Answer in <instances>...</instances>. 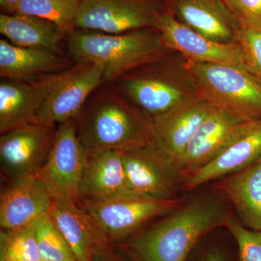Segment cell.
<instances>
[{"mask_svg": "<svg viewBox=\"0 0 261 261\" xmlns=\"http://www.w3.org/2000/svg\"><path fill=\"white\" fill-rule=\"evenodd\" d=\"M230 211L219 196H196L126 240L132 261H188L198 244L224 227Z\"/></svg>", "mask_w": 261, "mask_h": 261, "instance_id": "6da1fadb", "label": "cell"}, {"mask_svg": "<svg viewBox=\"0 0 261 261\" xmlns=\"http://www.w3.org/2000/svg\"><path fill=\"white\" fill-rule=\"evenodd\" d=\"M103 84L89 97L73 121L84 148L92 152L127 150L147 145L153 139L152 119L114 84Z\"/></svg>", "mask_w": 261, "mask_h": 261, "instance_id": "7a4b0ae2", "label": "cell"}, {"mask_svg": "<svg viewBox=\"0 0 261 261\" xmlns=\"http://www.w3.org/2000/svg\"><path fill=\"white\" fill-rule=\"evenodd\" d=\"M68 53L76 63H92L103 68V82L113 83L143 65L169 55L156 29L123 34L74 30L68 34Z\"/></svg>", "mask_w": 261, "mask_h": 261, "instance_id": "3957f363", "label": "cell"}, {"mask_svg": "<svg viewBox=\"0 0 261 261\" xmlns=\"http://www.w3.org/2000/svg\"><path fill=\"white\" fill-rule=\"evenodd\" d=\"M113 84L151 119L198 93L186 60L168 55L132 70Z\"/></svg>", "mask_w": 261, "mask_h": 261, "instance_id": "277c9868", "label": "cell"}, {"mask_svg": "<svg viewBox=\"0 0 261 261\" xmlns=\"http://www.w3.org/2000/svg\"><path fill=\"white\" fill-rule=\"evenodd\" d=\"M197 92L211 106L245 121L261 120V83L241 66L186 60Z\"/></svg>", "mask_w": 261, "mask_h": 261, "instance_id": "5b68a950", "label": "cell"}, {"mask_svg": "<svg viewBox=\"0 0 261 261\" xmlns=\"http://www.w3.org/2000/svg\"><path fill=\"white\" fill-rule=\"evenodd\" d=\"M121 154L127 187L132 195L154 200L180 198L181 173L153 140L143 147L121 150Z\"/></svg>", "mask_w": 261, "mask_h": 261, "instance_id": "8992f818", "label": "cell"}, {"mask_svg": "<svg viewBox=\"0 0 261 261\" xmlns=\"http://www.w3.org/2000/svg\"><path fill=\"white\" fill-rule=\"evenodd\" d=\"M185 199L154 200L126 197L80 205L95 220L109 242L125 241L148 224L176 210Z\"/></svg>", "mask_w": 261, "mask_h": 261, "instance_id": "52a82bcc", "label": "cell"}, {"mask_svg": "<svg viewBox=\"0 0 261 261\" xmlns=\"http://www.w3.org/2000/svg\"><path fill=\"white\" fill-rule=\"evenodd\" d=\"M87 151L76 135L74 121L57 127L56 139L49 157L37 177L53 198L80 204V185Z\"/></svg>", "mask_w": 261, "mask_h": 261, "instance_id": "ba28073f", "label": "cell"}, {"mask_svg": "<svg viewBox=\"0 0 261 261\" xmlns=\"http://www.w3.org/2000/svg\"><path fill=\"white\" fill-rule=\"evenodd\" d=\"M161 10L157 0H80L75 28L113 34L155 29Z\"/></svg>", "mask_w": 261, "mask_h": 261, "instance_id": "9c48e42d", "label": "cell"}, {"mask_svg": "<svg viewBox=\"0 0 261 261\" xmlns=\"http://www.w3.org/2000/svg\"><path fill=\"white\" fill-rule=\"evenodd\" d=\"M57 127L32 123L1 135L2 174L10 183L37 176L53 148Z\"/></svg>", "mask_w": 261, "mask_h": 261, "instance_id": "30bf717a", "label": "cell"}, {"mask_svg": "<svg viewBox=\"0 0 261 261\" xmlns=\"http://www.w3.org/2000/svg\"><path fill=\"white\" fill-rule=\"evenodd\" d=\"M103 84L102 67L95 63H76L63 70L39 110L36 123L56 126L75 121L89 97Z\"/></svg>", "mask_w": 261, "mask_h": 261, "instance_id": "8fae6325", "label": "cell"}, {"mask_svg": "<svg viewBox=\"0 0 261 261\" xmlns=\"http://www.w3.org/2000/svg\"><path fill=\"white\" fill-rule=\"evenodd\" d=\"M156 29L169 50L179 53L188 61L236 65L245 68L244 56L239 43L215 42L182 23L171 10H162Z\"/></svg>", "mask_w": 261, "mask_h": 261, "instance_id": "7c38bea8", "label": "cell"}, {"mask_svg": "<svg viewBox=\"0 0 261 261\" xmlns=\"http://www.w3.org/2000/svg\"><path fill=\"white\" fill-rule=\"evenodd\" d=\"M247 122L249 121L214 108L176 161V166L182 180L189 173L216 159L238 135Z\"/></svg>", "mask_w": 261, "mask_h": 261, "instance_id": "4fadbf2b", "label": "cell"}, {"mask_svg": "<svg viewBox=\"0 0 261 261\" xmlns=\"http://www.w3.org/2000/svg\"><path fill=\"white\" fill-rule=\"evenodd\" d=\"M63 70L23 82L2 80L0 83V133L36 123L48 95L61 79Z\"/></svg>", "mask_w": 261, "mask_h": 261, "instance_id": "5bb4252c", "label": "cell"}, {"mask_svg": "<svg viewBox=\"0 0 261 261\" xmlns=\"http://www.w3.org/2000/svg\"><path fill=\"white\" fill-rule=\"evenodd\" d=\"M214 108L197 93L152 118V140L175 166L196 130Z\"/></svg>", "mask_w": 261, "mask_h": 261, "instance_id": "9a60e30c", "label": "cell"}, {"mask_svg": "<svg viewBox=\"0 0 261 261\" xmlns=\"http://www.w3.org/2000/svg\"><path fill=\"white\" fill-rule=\"evenodd\" d=\"M261 158V120L247 122L238 135L211 163L187 174L182 180L183 192L240 171Z\"/></svg>", "mask_w": 261, "mask_h": 261, "instance_id": "2e32d148", "label": "cell"}, {"mask_svg": "<svg viewBox=\"0 0 261 261\" xmlns=\"http://www.w3.org/2000/svg\"><path fill=\"white\" fill-rule=\"evenodd\" d=\"M49 216L77 261L92 260L110 243L93 217L77 202L53 198Z\"/></svg>", "mask_w": 261, "mask_h": 261, "instance_id": "e0dca14e", "label": "cell"}, {"mask_svg": "<svg viewBox=\"0 0 261 261\" xmlns=\"http://www.w3.org/2000/svg\"><path fill=\"white\" fill-rule=\"evenodd\" d=\"M53 197L37 176L10 183L0 197V225L5 231L30 226L49 214Z\"/></svg>", "mask_w": 261, "mask_h": 261, "instance_id": "ac0fdd59", "label": "cell"}, {"mask_svg": "<svg viewBox=\"0 0 261 261\" xmlns=\"http://www.w3.org/2000/svg\"><path fill=\"white\" fill-rule=\"evenodd\" d=\"M126 197L135 196L127 187L121 150L87 152L80 185V204Z\"/></svg>", "mask_w": 261, "mask_h": 261, "instance_id": "d6986e66", "label": "cell"}, {"mask_svg": "<svg viewBox=\"0 0 261 261\" xmlns=\"http://www.w3.org/2000/svg\"><path fill=\"white\" fill-rule=\"evenodd\" d=\"M180 21L215 42L238 43L241 24L224 0H173Z\"/></svg>", "mask_w": 261, "mask_h": 261, "instance_id": "ffe728a7", "label": "cell"}, {"mask_svg": "<svg viewBox=\"0 0 261 261\" xmlns=\"http://www.w3.org/2000/svg\"><path fill=\"white\" fill-rule=\"evenodd\" d=\"M214 187L231 202L245 227L261 231V158L216 180Z\"/></svg>", "mask_w": 261, "mask_h": 261, "instance_id": "44dd1931", "label": "cell"}, {"mask_svg": "<svg viewBox=\"0 0 261 261\" xmlns=\"http://www.w3.org/2000/svg\"><path fill=\"white\" fill-rule=\"evenodd\" d=\"M69 62L55 51L19 47L0 41V76L2 80L33 81L43 75L66 68Z\"/></svg>", "mask_w": 261, "mask_h": 261, "instance_id": "7402d4cb", "label": "cell"}, {"mask_svg": "<svg viewBox=\"0 0 261 261\" xmlns=\"http://www.w3.org/2000/svg\"><path fill=\"white\" fill-rule=\"evenodd\" d=\"M0 33L19 47L48 49L60 55V44L66 35L49 20L15 13L0 15Z\"/></svg>", "mask_w": 261, "mask_h": 261, "instance_id": "603a6c76", "label": "cell"}, {"mask_svg": "<svg viewBox=\"0 0 261 261\" xmlns=\"http://www.w3.org/2000/svg\"><path fill=\"white\" fill-rule=\"evenodd\" d=\"M80 0H21L11 14L33 15L56 24L66 34L75 30Z\"/></svg>", "mask_w": 261, "mask_h": 261, "instance_id": "cb8c5ba5", "label": "cell"}, {"mask_svg": "<svg viewBox=\"0 0 261 261\" xmlns=\"http://www.w3.org/2000/svg\"><path fill=\"white\" fill-rule=\"evenodd\" d=\"M1 260L42 261L36 238L35 223L1 233Z\"/></svg>", "mask_w": 261, "mask_h": 261, "instance_id": "d4e9b609", "label": "cell"}, {"mask_svg": "<svg viewBox=\"0 0 261 261\" xmlns=\"http://www.w3.org/2000/svg\"><path fill=\"white\" fill-rule=\"evenodd\" d=\"M35 231L42 260L77 261L49 214L36 221Z\"/></svg>", "mask_w": 261, "mask_h": 261, "instance_id": "484cf974", "label": "cell"}, {"mask_svg": "<svg viewBox=\"0 0 261 261\" xmlns=\"http://www.w3.org/2000/svg\"><path fill=\"white\" fill-rule=\"evenodd\" d=\"M224 228L236 244L238 261H261V231L245 227L231 212Z\"/></svg>", "mask_w": 261, "mask_h": 261, "instance_id": "4316f807", "label": "cell"}, {"mask_svg": "<svg viewBox=\"0 0 261 261\" xmlns=\"http://www.w3.org/2000/svg\"><path fill=\"white\" fill-rule=\"evenodd\" d=\"M238 42L246 68L261 83V27L241 25Z\"/></svg>", "mask_w": 261, "mask_h": 261, "instance_id": "83f0119b", "label": "cell"}, {"mask_svg": "<svg viewBox=\"0 0 261 261\" xmlns=\"http://www.w3.org/2000/svg\"><path fill=\"white\" fill-rule=\"evenodd\" d=\"M209 235L196 247L188 261H238L224 243L208 239Z\"/></svg>", "mask_w": 261, "mask_h": 261, "instance_id": "f1b7e54d", "label": "cell"}, {"mask_svg": "<svg viewBox=\"0 0 261 261\" xmlns=\"http://www.w3.org/2000/svg\"><path fill=\"white\" fill-rule=\"evenodd\" d=\"M241 25L261 27V0H224Z\"/></svg>", "mask_w": 261, "mask_h": 261, "instance_id": "f546056e", "label": "cell"}, {"mask_svg": "<svg viewBox=\"0 0 261 261\" xmlns=\"http://www.w3.org/2000/svg\"><path fill=\"white\" fill-rule=\"evenodd\" d=\"M91 261H121L117 258L111 250H110L108 245L103 247L101 250H98L94 254Z\"/></svg>", "mask_w": 261, "mask_h": 261, "instance_id": "4dcf8cb0", "label": "cell"}, {"mask_svg": "<svg viewBox=\"0 0 261 261\" xmlns=\"http://www.w3.org/2000/svg\"><path fill=\"white\" fill-rule=\"evenodd\" d=\"M21 0H0L1 8L5 11L11 13L12 10L14 8L15 5L18 4Z\"/></svg>", "mask_w": 261, "mask_h": 261, "instance_id": "1f68e13d", "label": "cell"}, {"mask_svg": "<svg viewBox=\"0 0 261 261\" xmlns=\"http://www.w3.org/2000/svg\"><path fill=\"white\" fill-rule=\"evenodd\" d=\"M42 261H51V260H42Z\"/></svg>", "mask_w": 261, "mask_h": 261, "instance_id": "d6a6232c", "label": "cell"}, {"mask_svg": "<svg viewBox=\"0 0 261 261\" xmlns=\"http://www.w3.org/2000/svg\"><path fill=\"white\" fill-rule=\"evenodd\" d=\"M1 261H9V260H1Z\"/></svg>", "mask_w": 261, "mask_h": 261, "instance_id": "836d02e7", "label": "cell"}]
</instances>
